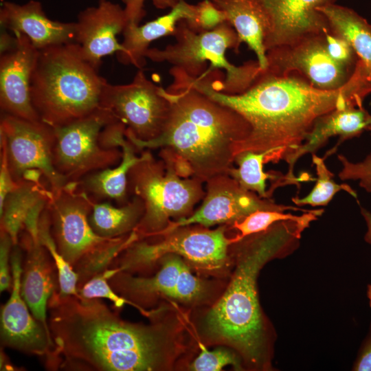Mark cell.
Listing matches in <instances>:
<instances>
[{
  "label": "cell",
  "instance_id": "cell-1",
  "mask_svg": "<svg viewBox=\"0 0 371 371\" xmlns=\"http://www.w3.org/2000/svg\"><path fill=\"white\" fill-rule=\"evenodd\" d=\"M212 77V72L193 78L183 71L177 76L181 83L230 107L248 122L249 135L238 146L236 155L273 150L274 163L291 156L317 117L347 105L362 106L371 93V85L359 65L344 87L333 91L317 89L296 74L277 75L265 70L245 91L227 94L213 87Z\"/></svg>",
  "mask_w": 371,
  "mask_h": 371
},
{
  "label": "cell",
  "instance_id": "cell-2",
  "mask_svg": "<svg viewBox=\"0 0 371 371\" xmlns=\"http://www.w3.org/2000/svg\"><path fill=\"white\" fill-rule=\"evenodd\" d=\"M47 311L54 370L153 371L166 363L164 330L125 322L99 298L62 295L58 290Z\"/></svg>",
  "mask_w": 371,
  "mask_h": 371
},
{
  "label": "cell",
  "instance_id": "cell-3",
  "mask_svg": "<svg viewBox=\"0 0 371 371\" xmlns=\"http://www.w3.org/2000/svg\"><path fill=\"white\" fill-rule=\"evenodd\" d=\"M319 216V211L313 210L300 219L279 221L236 242L234 271L204 326L211 339L232 346L251 368H270L272 357L273 340L258 294L259 273L268 262L294 251L303 232Z\"/></svg>",
  "mask_w": 371,
  "mask_h": 371
},
{
  "label": "cell",
  "instance_id": "cell-4",
  "mask_svg": "<svg viewBox=\"0 0 371 371\" xmlns=\"http://www.w3.org/2000/svg\"><path fill=\"white\" fill-rule=\"evenodd\" d=\"M170 109L163 133L143 142L125 133L137 150L160 148L159 156L183 177L203 182L228 174L250 127L234 109L180 82L166 89Z\"/></svg>",
  "mask_w": 371,
  "mask_h": 371
},
{
  "label": "cell",
  "instance_id": "cell-5",
  "mask_svg": "<svg viewBox=\"0 0 371 371\" xmlns=\"http://www.w3.org/2000/svg\"><path fill=\"white\" fill-rule=\"evenodd\" d=\"M106 80L74 43L38 49L30 80L32 104L43 122L60 127L100 107Z\"/></svg>",
  "mask_w": 371,
  "mask_h": 371
},
{
  "label": "cell",
  "instance_id": "cell-6",
  "mask_svg": "<svg viewBox=\"0 0 371 371\" xmlns=\"http://www.w3.org/2000/svg\"><path fill=\"white\" fill-rule=\"evenodd\" d=\"M172 35L175 44L164 49L148 48L144 56L154 62H168L193 78L201 76L207 69H225L224 80L213 77L212 84L215 89L227 94L245 91L264 71L258 61L236 66L227 59L226 50L231 48L238 53L240 45L236 30L227 21L211 30L197 32L181 20Z\"/></svg>",
  "mask_w": 371,
  "mask_h": 371
},
{
  "label": "cell",
  "instance_id": "cell-7",
  "mask_svg": "<svg viewBox=\"0 0 371 371\" xmlns=\"http://www.w3.org/2000/svg\"><path fill=\"white\" fill-rule=\"evenodd\" d=\"M203 183L180 176L170 163L155 159L148 150L128 175L129 195L139 197L144 205V215L134 230L139 239L158 236L171 219L190 215L205 196Z\"/></svg>",
  "mask_w": 371,
  "mask_h": 371
},
{
  "label": "cell",
  "instance_id": "cell-8",
  "mask_svg": "<svg viewBox=\"0 0 371 371\" xmlns=\"http://www.w3.org/2000/svg\"><path fill=\"white\" fill-rule=\"evenodd\" d=\"M186 227L161 234L163 238L158 241L135 240L122 252L120 263L115 268L119 272L137 270L153 265L168 254H176L199 268L215 271L223 267L229 247L240 239L237 235L227 238L225 227L214 230Z\"/></svg>",
  "mask_w": 371,
  "mask_h": 371
},
{
  "label": "cell",
  "instance_id": "cell-9",
  "mask_svg": "<svg viewBox=\"0 0 371 371\" xmlns=\"http://www.w3.org/2000/svg\"><path fill=\"white\" fill-rule=\"evenodd\" d=\"M115 122L118 121L100 106L83 118L54 128L53 164L67 183L120 162L122 150L106 148L100 141L104 128Z\"/></svg>",
  "mask_w": 371,
  "mask_h": 371
},
{
  "label": "cell",
  "instance_id": "cell-10",
  "mask_svg": "<svg viewBox=\"0 0 371 371\" xmlns=\"http://www.w3.org/2000/svg\"><path fill=\"white\" fill-rule=\"evenodd\" d=\"M1 148L5 151L14 181L39 172L49 190L58 192L68 183L53 164L54 128L41 120L32 121L1 113Z\"/></svg>",
  "mask_w": 371,
  "mask_h": 371
},
{
  "label": "cell",
  "instance_id": "cell-11",
  "mask_svg": "<svg viewBox=\"0 0 371 371\" xmlns=\"http://www.w3.org/2000/svg\"><path fill=\"white\" fill-rule=\"evenodd\" d=\"M100 106L108 110L138 140L158 137L168 120L170 101L166 89L155 85L139 69L126 85L104 86Z\"/></svg>",
  "mask_w": 371,
  "mask_h": 371
},
{
  "label": "cell",
  "instance_id": "cell-12",
  "mask_svg": "<svg viewBox=\"0 0 371 371\" xmlns=\"http://www.w3.org/2000/svg\"><path fill=\"white\" fill-rule=\"evenodd\" d=\"M205 183L206 192L200 207L188 216L170 222L159 235L193 224L205 227L224 223L233 225L258 210H312L277 204L271 199L261 198L244 189L228 174L213 177Z\"/></svg>",
  "mask_w": 371,
  "mask_h": 371
},
{
  "label": "cell",
  "instance_id": "cell-13",
  "mask_svg": "<svg viewBox=\"0 0 371 371\" xmlns=\"http://www.w3.org/2000/svg\"><path fill=\"white\" fill-rule=\"evenodd\" d=\"M324 34H312L267 51V71L277 75L296 74L313 87L326 91L344 87L355 70L335 60L327 52Z\"/></svg>",
  "mask_w": 371,
  "mask_h": 371
},
{
  "label": "cell",
  "instance_id": "cell-14",
  "mask_svg": "<svg viewBox=\"0 0 371 371\" xmlns=\"http://www.w3.org/2000/svg\"><path fill=\"white\" fill-rule=\"evenodd\" d=\"M47 195L52 235L58 252L74 268L85 256L110 238L98 236L91 229L89 216L93 201L77 191L72 183L58 192L49 189Z\"/></svg>",
  "mask_w": 371,
  "mask_h": 371
},
{
  "label": "cell",
  "instance_id": "cell-15",
  "mask_svg": "<svg viewBox=\"0 0 371 371\" xmlns=\"http://www.w3.org/2000/svg\"><path fill=\"white\" fill-rule=\"evenodd\" d=\"M23 252L19 243L13 245L10 262L12 276L11 293L1 311V343L3 346L45 358L52 369L55 344L51 333L30 312L21 293Z\"/></svg>",
  "mask_w": 371,
  "mask_h": 371
},
{
  "label": "cell",
  "instance_id": "cell-16",
  "mask_svg": "<svg viewBox=\"0 0 371 371\" xmlns=\"http://www.w3.org/2000/svg\"><path fill=\"white\" fill-rule=\"evenodd\" d=\"M161 260V267L154 276L133 277L119 272L109 283L117 293L124 291L139 299L164 295L191 302L203 297L206 292L204 284L191 273L181 256L168 254Z\"/></svg>",
  "mask_w": 371,
  "mask_h": 371
},
{
  "label": "cell",
  "instance_id": "cell-17",
  "mask_svg": "<svg viewBox=\"0 0 371 371\" xmlns=\"http://www.w3.org/2000/svg\"><path fill=\"white\" fill-rule=\"evenodd\" d=\"M125 126L119 122L106 125L101 134V144L109 148L120 147V162L114 166L89 173L74 184L75 189L86 194L93 202L115 201L120 205L129 199L128 175L131 168L147 155L148 150L138 156L137 148L126 137Z\"/></svg>",
  "mask_w": 371,
  "mask_h": 371
},
{
  "label": "cell",
  "instance_id": "cell-18",
  "mask_svg": "<svg viewBox=\"0 0 371 371\" xmlns=\"http://www.w3.org/2000/svg\"><path fill=\"white\" fill-rule=\"evenodd\" d=\"M16 43L1 54L0 107L5 113L25 120H41L30 98V80L38 49L30 38L15 33Z\"/></svg>",
  "mask_w": 371,
  "mask_h": 371
},
{
  "label": "cell",
  "instance_id": "cell-19",
  "mask_svg": "<svg viewBox=\"0 0 371 371\" xmlns=\"http://www.w3.org/2000/svg\"><path fill=\"white\" fill-rule=\"evenodd\" d=\"M128 23L124 9L107 0H100L97 7L82 11L74 22V42L83 58L96 69L102 58L123 51L116 36Z\"/></svg>",
  "mask_w": 371,
  "mask_h": 371
},
{
  "label": "cell",
  "instance_id": "cell-20",
  "mask_svg": "<svg viewBox=\"0 0 371 371\" xmlns=\"http://www.w3.org/2000/svg\"><path fill=\"white\" fill-rule=\"evenodd\" d=\"M268 16L266 51L312 34L330 31L318 8L337 0H260Z\"/></svg>",
  "mask_w": 371,
  "mask_h": 371
},
{
  "label": "cell",
  "instance_id": "cell-21",
  "mask_svg": "<svg viewBox=\"0 0 371 371\" xmlns=\"http://www.w3.org/2000/svg\"><path fill=\"white\" fill-rule=\"evenodd\" d=\"M18 243L24 253L21 295L35 319L50 333L47 313L48 302L59 289L56 265L38 237H33L25 229L19 234Z\"/></svg>",
  "mask_w": 371,
  "mask_h": 371
},
{
  "label": "cell",
  "instance_id": "cell-22",
  "mask_svg": "<svg viewBox=\"0 0 371 371\" xmlns=\"http://www.w3.org/2000/svg\"><path fill=\"white\" fill-rule=\"evenodd\" d=\"M371 127V115L363 106L347 105L335 109L317 117L307 134L304 142L285 161L287 172L283 175L280 186L295 185L300 190V178L294 174V166L303 155L314 153L328 139L339 136L338 142L326 153V157L335 153L337 146L344 141L359 136Z\"/></svg>",
  "mask_w": 371,
  "mask_h": 371
},
{
  "label": "cell",
  "instance_id": "cell-23",
  "mask_svg": "<svg viewBox=\"0 0 371 371\" xmlns=\"http://www.w3.org/2000/svg\"><path fill=\"white\" fill-rule=\"evenodd\" d=\"M0 23L5 30L27 36L38 49L74 42V23L50 19L38 1H30L24 5L3 2Z\"/></svg>",
  "mask_w": 371,
  "mask_h": 371
},
{
  "label": "cell",
  "instance_id": "cell-24",
  "mask_svg": "<svg viewBox=\"0 0 371 371\" xmlns=\"http://www.w3.org/2000/svg\"><path fill=\"white\" fill-rule=\"evenodd\" d=\"M194 16L195 5L179 0L167 14L144 25L128 23L122 32L123 51L117 53V60L123 64H132L141 68L145 63V52L152 41L172 35L180 21L186 20L190 23Z\"/></svg>",
  "mask_w": 371,
  "mask_h": 371
},
{
  "label": "cell",
  "instance_id": "cell-25",
  "mask_svg": "<svg viewBox=\"0 0 371 371\" xmlns=\"http://www.w3.org/2000/svg\"><path fill=\"white\" fill-rule=\"evenodd\" d=\"M224 11L227 21L236 30L239 43H245L258 59L260 68H267L265 39L269 19L260 0H211Z\"/></svg>",
  "mask_w": 371,
  "mask_h": 371
},
{
  "label": "cell",
  "instance_id": "cell-26",
  "mask_svg": "<svg viewBox=\"0 0 371 371\" xmlns=\"http://www.w3.org/2000/svg\"><path fill=\"white\" fill-rule=\"evenodd\" d=\"M317 10L326 18L330 30L349 42L371 85V25L352 9L335 3Z\"/></svg>",
  "mask_w": 371,
  "mask_h": 371
},
{
  "label": "cell",
  "instance_id": "cell-27",
  "mask_svg": "<svg viewBox=\"0 0 371 371\" xmlns=\"http://www.w3.org/2000/svg\"><path fill=\"white\" fill-rule=\"evenodd\" d=\"M144 213V203L135 196H133L126 203L117 207L110 201L93 202L89 222L98 236L112 238L134 231Z\"/></svg>",
  "mask_w": 371,
  "mask_h": 371
},
{
  "label": "cell",
  "instance_id": "cell-28",
  "mask_svg": "<svg viewBox=\"0 0 371 371\" xmlns=\"http://www.w3.org/2000/svg\"><path fill=\"white\" fill-rule=\"evenodd\" d=\"M49 189L41 180H23L6 196L0 207L1 229L11 236L14 245L19 243V234L31 210L48 199Z\"/></svg>",
  "mask_w": 371,
  "mask_h": 371
},
{
  "label": "cell",
  "instance_id": "cell-29",
  "mask_svg": "<svg viewBox=\"0 0 371 371\" xmlns=\"http://www.w3.org/2000/svg\"><path fill=\"white\" fill-rule=\"evenodd\" d=\"M276 153L273 150L256 152L244 150L238 153L234 158L237 167L233 166L228 175L233 177L244 189L257 194L260 197L271 199L266 190V181L272 183L280 181L282 175L280 172H265L263 165L271 161Z\"/></svg>",
  "mask_w": 371,
  "mask_h": 371
},
{
  "label": "cell",
  "instance_id": "cell-30",
  "mask_svg": "<svg viewBox=\"0 0 371 371\" xmlns=\"http://www.w3.org/2000/svg\"><path fill=\"white\" fill-rule=\"evenodd\" d=\"M139 239L137 234H130L110 238L85 256L74 267L78 277V289L97 274L111 267L115 259L131 243Z\"/></svg>",
  "mask_w": 371,
  "mask_h": 371
},
{
  "label": "cell",
  "instance_id": "cell-31",
  "mask_svg": "<svg viewBox=\"0 0 371 371\" xmlns=\"http://www.w3.org/2000/svg\"><path fill=\"white\" fill-rule=\"evenodd\" d=\"M38 237L40 243L46 247L54 260L58 277L59 293L62 295L79 296L78 274L57 249L51 232L50 217L47 205L39 218Z\"/></svg>",
  "mask_w": 371,
  "mask_h": 371
},
{
  "label": "cell",
  "instance_id": "cell-32",
  "mask_svg": "<svg viewBox=\"0 0 371 371\" xmlns=\"http://www.w3.org/2000/svg\"><path fill=\"white\" fill-rule=\"evenodd\" d=\"M312 161L317 173L316 183L308 194L303 198L297 196L291 201L298 206L309 205L313 207L325 206L332 200L336 193L341 190L347 192L354 197L357 193L348 184L337 183L333 179L334 174L330 172L324 163V159L312 154Z\"/></svg>",
  "mask_w": 371,
  "mask_h": 371
},
{
  "label": "cell",
  "instance_id": "cell-33",
  "mask_svg": "<svg viewBox=\"0 0 371 371\" xmlns=\"http://www.w3.org/2000/svg\"><path fill=\"white\" fill-rule=\"evenodd\" d=\"M117 270L109 267L103 272L95 275L78 289L79 295L85 298H105L114 304L117 308L130 304L139 310L146 317H153L156 312L148 311L136 303L120 296L109 283V280L116 274Z\"/></svg>",
  "mask_w": 371,
  "mask_h": 371
},
{
  "label": "cell",
  "instance_id": "cell-34",
  "mask_svg": "<svg viewBox=\"0 0 371 371\" xmlns=\"http://www.w3.org/2000/svg\"><path fill=\"white\" fill-rule=\"evenodd\" d=\"M277 210H258L243 220L236 222L232 227L236 229L240 238L266 230L272 225L282 221L297 220L302 215H294Z\"/></svg>",
  "mask_w": 371,
  "mask_h": 371
},
{
  "label": "cell",
  "instance_id": "cell-35",
  "mask_svg": "<svg viewBox=\"0 0 371 371\" xmlns=\"http://www.w3.org/2000/svg\"><path fill=\"white\" fill-rule=\"evenodd\" d=\"M200 355L190 366L194 371H219L227 365L236 369L242 368V361L234 352L224 348L208 350L203 346Z\"/></svg>",
  "mask_w": 371,
  "mask_h": 371
},
{
  "label": "cell",
  "instance_id": "cell-36",
  "mask_svg": "<svg viewBox=\"0 0 371 371\" xmlns=\"http://www.w3.org/2000/svg\"><path fill=\"white\" fill-rule=\"evenodd\" d=\"M371 131V128L369 130ZM337 159L342 165L338 174L341 180L358 181L359 186L371 193V153L362 161L351 162L344 155L339 154Z\"/></svg>",
  "mask_w": 371,
  "mask_h": 371
},
{
  "label": "cell",
  "instance_id": "cell-37",
  "mask_svg": "<svg viewBox=\"0 0 371 371\" xmlns=\"http://www.w3.org/2000/svg\"><path fill=\"white\" fill-rule=\"evenodd\" d=\"M227 21L225 13L211 0H203L195 5L193 21L188 23L191 29L201 32L211 30Z\"/></svg>",
  "mask_w": 371,
  "mask_h": 371
},
{
  "label": "cell",
  "instance_id": "cell-38",
  "mask_svg": "<svg viewBox=\"0 0 371 371\" xmlns=\"http://www.w3.org/2000/svg\"><path fill=\"white\" fill-rule=\"evenodd\" d=\"M324 38L326 47L330 57L339 64L355 70L358 58L349 42L331 30L325 33Z\"/></svg>",
  "mask_w": 371,
  "mask_h": 371
},
{
  "label": "cell",
  "instance_id": "cell-39",
  "mask_svg": "<svg viewBox=\"0 0 371 371\" xmlns=\"http://www.w3.org/2000/svg\"><path fill=\"white\" fill-rule=\"evenodd\" d=\"M0 236V291H11L12 276L10 255L14 245L11 236L1 229Z\"/></svg>",
  "mask_w": 371,
  "mask_h": 371
},
{
  "label": "cell",
  "instance_id": "cell-40",
  "mask_svg": "<svg viewBox=\"0 0 371 371\" xmlns=\"http://www.w3.org/2000/svg\"><path fill=\"white\" fill-rule=\"evenodd\" d=\"M125 3L124 12L130 23L139 25L143 17L146 15V12L143 8L145 0H122ZM157 8L166 9L172 8L179 1V0H152Z\"/></svg>",
  "mask_w": 371,
  "mask_h": 371
},
{
  "label": "cell",
  "instance_id": "cell-41",
  "mask_svg": "<svg viewBox=\"0 0 371 371\" xmlns=\"http://www.w3.org/2000/svg\"><path fill=\"white\" fill-rule=\"evenodd\" d=\"M0 207L3 205L6 196L14 190L18 183L15 182L10 172L5 151L1 148L0 159Z\"/></svg>",
  "mask_w": 371,
  "mask_h": 371
},
{
  "label": "cell",
  "instance_id": "cell-42",
  "mask_svg": "<svg viewBox=\"0 0 371 371\" xmlns=\"http://www.w3.org/2000/svg\"><path fill=\"white\" fill-rule=\"evenodd\" d=\"M354 370L371 371V328L353 367Z\"/></svg>",
  "mask_w": 371,
  "mask_h": 371
},
{
  "label": "cell",
  "instance_id": "cell-43",
  "mask_svg": "<svg viewBox=\"0 0 371 371\" xmlns=\"http://www.w3.org/2000/svg\"><path fill=\"white\" fill-rule=\"evenodd\" d=\"M16 43V37L11 36L3 30L1 34V54L5 53L12 49Z\"/></svg>",
  "mask_w": 371,
  "mask_h": 371
},
{
  "label": "cell",
  "instance_id": "cell-44",
  "mask_svg": "<svg viewBox=\"0 0 371 371\" xmlns=\"http://www.w3.org/2000/svg\"><path fill=\"white\" fill-rule=\"evenodd\" d=\"M361 211L368 227V230L365 235V240L371 244V213L363 207H361Z\"/></svg>",
  "mask_w": 371,
  "mask_h": 371
},
{
  "label": "cell",
  "instance_id": "cell-45",
  "mask_svg": "<svg viewBox=\"0 0 371 371\" xmlns=\"http://www.w3.org/2000/svg\"><path fill=\"white\" fill-rule=\"evenodd\" d=\"M367 295L369 300L370 306L371 308V284L368 286Z\"/></svg>",
  "mask_w": 371,
  "mask_h": 371
},
{
  "label": "cell",
  "instance_id": "cell-46",
  "mask_svg": "<svg viewBox=\"0 0 371 371\" xmlns=\"http://www.w3.org/2000/svg\"></svg>",
  "mask_w": 371,
  "mask_h": 371
}]
</instances>
